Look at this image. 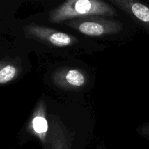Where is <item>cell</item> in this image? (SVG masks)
Returning <instances> with one entry per match:
<instances>
[{"label":"cell","mask_w":149,"mask_h":149,"mask_svg":"<svg viewBox=\"0 0 149 149\" xmlns=\"http://www.w3.org/2000/svg\"><path fill=\"white\" fill-rule=\"evenodd\" d=\"M114 14L113 7L100 0H69L51 11L49 20L52 23H61L85 16H110Z\"/></svg>","instance_id":"cell-1"},{"label":"cell","mask_w":149,"mask_h":149,"mask_svg":"<svg viewBox=\"0 0 149 149\" xmlns=\"http://www.w3.org/2000/svg\"><path fill=\"white\" fill-rule=\"evenodd\" d=\"M67 26L90 36H100L120 32L123 26L119 21L110 20L102 16L90 15L69 20Z\"/></svg>","instance_id":"cell-2"},{"label":"cell","mask_w":149,"mask_h":149,"mask_svg":"<svg viewBox=\"0 0 149 149\" xmlns=\"http://www.w3.org/2000/svg\"><path fill=\"white\" fill-rule=\"evenodd\" d=\"M24 30L30 36L59 47L71 45L77 41V38L68 33L45 26L29 25L25 27Z\"/></svg>","instance_id":"cell-3"},{"label":"cell","mask_w":149,"mask_h":149,"mask_svg":"<svg viewBox=\"0 0 149 149\" xmlns=\"http://www.w3.org/2000/svg\"><path fill=\"white\" fill-rule=\"evenodd\" d=\"M111 2L149 31V6L134 0H111Z\"/></svg>","instance_id":"cell-4"},{"label":"cell","mask_w":149,"mask_h":149,"mask_svg":"<svg viewBox=\"0 0 149 149\" xmlns=\"http://www.w3.org/2000/svg\"><path fill=\"white\" fill-rule=\"evenodd\" d=\"M52 80L56 85L63 88H79L86 83L84 73L72 68L58 70L52 75Z\"/></svg>","instance_id":"cell-5"},{"label":"cell","mask_w":149,"mask_h":149,"mask_svg":"<svg viewBox=\"0 0 149 149\" xmlns=\"http://www.w3.org/2000/svg\"><path fill=\"white\" fill-rule=\"evenodd\" d=\"M30 128L42 141H45L46 134L48 130V123L45 118V113L42 105L39 106L34 113V116L31 122Z\"/></svg>","instance_id":"cell-6"},{"label":"cell","mask_w":149,"mask_h":149,"mask_svg":"<svg viewBox=\"0 0 149 149\" xmlns=\"http://www.w3.org/2000/svg\"><path fill=\"white\" fill-rule=\"evenodd\" d=\"M17 74V68L12 65H1L0 68V84H4L12 81Z\"/></svg>","instance_id":"cell-7"},{"label":"cell","mask_w":149,"mask_h":149,"mask_svg":"<svg viewBox=\"0 0 149 149\" xmlns=\"http://www.w3.org/2000/svg\"><path fill=\"white\" fill-rule=\"evenodd\" d=\"M142 132L146 136L149 137V125H147V126L144 127L142 129Z\"/></svg>","instance_id":"cell-8"}]
</instances>
